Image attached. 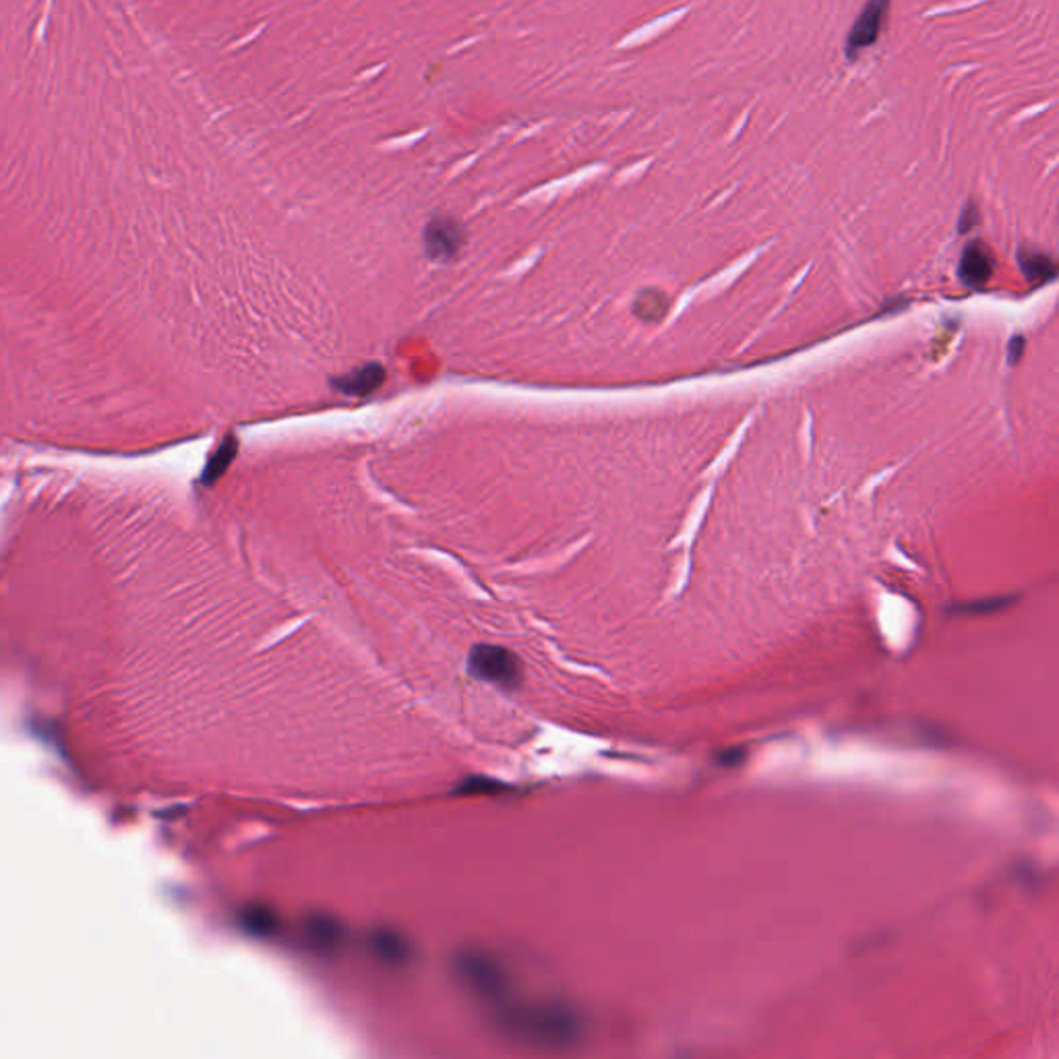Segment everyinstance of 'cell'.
Listing matches in <instances>:
<instances>
[{"mask_svg":"<svg viewBox=\"0 0 1059 1059\" xmlns=\"http://www.w3.org/2000/svg\"><path fill=\"white\" fill-rule=\"evenodd\" d=\"M976 220H979V212H976L975 208H973V205L969 203V205L964 208V212H962V215H960V224H958V231H960V233H967V231H971V228L975 226Z\"/></svg>","mask_w":1059,"mask_h":1059,"instance_id":"4fadbf2b","label":"cell"},{"mask_svg":"<svg viewBox=\"0 0 1059 1059\" xmlns=\"http://www.w3.org/2000/svg\"><path fill=\"white\" fill-rule=\"evenodd\" d=\"M464 245V231L456 220L435 217L424 231V247L431 259L447 261L460 253Z\"/></svg>","mask_w":1059,"mask_h":1059,"instance_id":"5b68a950","label":"cell"},{"mask_svg":"<svg viewBox=\"0 0 1059 1059\" xmlns=\"http://www.w3.org/2000/svg\"><path fill=\"white\" fill-rule=\"evenodd\" d=\"M453 976L462 985L468 996L474 997L488 1012L497 1006L506 1004L511 994L506 967L493 958L490 954L481 950H462L453 958Z\"/></svg>","mask_w":1059,"mask_h":1059,"instance_id":"7a4b0ae2","label":"cell"},{"mask_svg":"<svg viewBox=\"0 0 1059 1059\" xmlns=\"http://www.w3.org/2000/svg\"><path fill=\"white\" fill-rule=\"evenodd\" d=\"M369 948L377 960H382L389 967H402L412 956L410 944L403 939L400 933L391 932V930H377V932L371 933Z\"/></svg>","mask_w":1059,"mask_h":1059,"instance_id":"ba28073f","label":"cell"},{"mask_svg":"<svg viewBox=\"0 0 1059 1059\" xmlns=\"http://www.w3.org/2000/svg\"><path fill=\"white\" fill-rule=\"evenodd\" d=\"M636 315L644 321H652V319L662 317L664 311H666V297L658 290H646L641 292L639 297L636 298Z\"/></svg>","mask_w":1059,"mask_h":1059,"instance_id":"7c38bea8","label":"cell"},{"mask_svg":"<svg viewBox=\"0 0 1059 1059\" xmlns=\"http://www.w3.org/2000/svg\"><path fill=\"white\" fill-rule=\"evenodd\" d=\"M994 254L983 240H973L964 247L960 257L958 276L969 288H983L994 276Z\"/></svg>","mask_w":1059,"mask_h":1059,"instance_id":"8992f818","label":"cell"},{"mask_svg":"<svg viewBox=\"0 0 1059 1059\" xmlns=\"http://www.w3.org/2000/svg\"><path fill=\"white\" fill-rule=\"evenodd\" d=\"M238 923H240L242 932L259 937V939L274 937L279 930V919H277L276 912L263 907V905H251V907L242 909L240 917H238Z\"/></svg>","mask_w":1059,"mask_h":1059,"instance_id":"9c48e42d","label":"cell"},{"mask_svg":"<svg viewBox=\"0 0 1059 1059\" xmlns=\"http://www.w3.org/2000/svg\"><path fill=\"white\" fill-rule=\"evenodd\" d=\"M383 382V371L379 366H371V369H364V371H357L352 373L350 377H346L344 382L339 383V389L346 391V394H366V391H373L379 383Z\"/></svg>","mask_w":1059,"mask_h":1059,"instance_id":"8fae6325","label":"cell"},{"mask_svg":"<svg viewBox=\"0 0 1059 1059\" xmlns=\"http://www.w3.org/2000/svg\"><path fill=\"white\" fill-rule=\"evenodd\" d=\"M1018 263L1026 279L1033 284H1045L1058 276V263L1049 254L1033 251V249H1020L1018 251Z\"/></svg>","mask_w":1059,"mask_h":1059,"instance_id":"30bf717a","label":"cell"},{"mask_svg":"<svg viewBox=\"0 0 1059 1059\" xmlns=\"http://www.w3.org/2000/svg\"><path fill=\"white\" fill-rule=\"evenodd\" d=\"M1020 348H1022V338H1017L1014 339V344L1010 346V357H1012V361H1017L1018 357H1020Z\"/></svg>","mask_w":1059,"mask_h":1059,"instance_id":"5bb4252c","label":"cell"},{"mask_svg":"<svg viewBox=\"0 0 1059 1059\" xmlns=\"http://www.w3.org/2000/svg\"><path fill=\"white\" fill-rule=\"evenodd\" d=\"M468 671L476 678L495 683L499 687H515L522 677V666L518 657L495 644H478L470 650Z\"/></svg>","mask_w":1059,"mask_h":1059,"instance_id":"3957f363","label":"cell"},{"mask_svg":"<svg viewBox=\"0 0 1059 1059\" xmlns=\"http://www.w3.org/2000/svg\"><path fill=\"white\" fill-rule=\"evenodd\" d=\"M493 1029L513 1043L534 1049H572L584 1037V1018L559 1001H513L488 1012Z\"/></svg>","mask_w":1059,"mask_h":1059,"instance_id":"6da1fadb","label":"cell"},{"mask_svg":"<svg viewBox=\"0 0 1059 1059\" xmlns=\"http://www.w3.org/2000/svg\"><path fill=\"white\" fill-rule=\"evenodd\" d=\"M302 939H304V946L311 948L313 952H336L344 942V927L334 917L311 914L302 923Z\"/></svg>","mask_w":1059,"mask_h":1059,"instance_id":"52a82bcc","label":"cell"},{"mask_svg":"<svg viewBox=\"0 0 1059 1059\" xmlns=\"http://www.w3.org/2000/svg\"><path fill=\"white\" fill-rule=\"evenodd\" d=\"M890 0H868L863 11L859 13L857 22L852 23L847 38V57L855 61L865 48L873 46L880 38L884 17L888 11Z\"/></svg>","mask_w":1059,"mask_h":1059,"instance_id":"277c9868","label":"cell"}]
</instances>
